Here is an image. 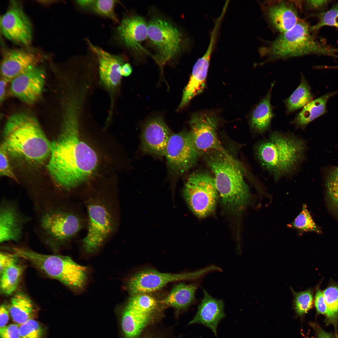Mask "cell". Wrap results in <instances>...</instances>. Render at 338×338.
<instances>
[{
  "instance_id": "obj_26",
  "label": "cell",
  "mask_w": 338,
  "mask_h": 338,
  "mask_svg": "<svg viewBox=\"0 0 338 338\" xmlns=\"http://www.w3.org/2000/svg\"><path fill=\"white\" fill-rule=\"evenodd\" d=\"M337 93L338 91L327 93L311 100L303 107L290 123L297 128L304 129L310 123L326 113L327 101Z\"/></svg>"
},
{
  "instance_id": "obj_12",
  "label": "cell",
  "mask_w": 338,
  "mask_h": 338,
  "mask_svg": "<svg viewBox=\"0 0 338 338\" xmlns=\"http://www.w3.org/2000/svg\"><path fill=\"white\" fill-rule=\"evenodd\" d=\"M199 155L192 143L189 132L172 134L165 156L173 173L179 175L186 172L194 165Z\"/></svg>"
},
{
  "instance_id": "obj_3",
  "label": "cell",
  "mask_w": 338,
  "mask_h": 338,
  "mask_svg": "<svg viewBox=\"0 0 338 338\" xmlns=\"http://www.w3.org/2000/svg\"><path fill=\"white\" fill-rule=\"evenodd\" d=\"M3 145L8 154L35 164L50 157L51 142L46 136L38 121L23 112L11 115L3 130Z\"/></svg>"
},
{
  "instance_id": "obj_9",
  "label": "cell",
  "mask_w": 338,
  "mask_h": 338,
  "mask_svg": "<svg viewBox=\"0 0 338 338\" xmlns=\"http://www.w3.org/2000/svg\"><path fill=\"white\" fill-rule=\"evenodd\" d=\"M147 37L156 49V60L161 67L182 48L183 40L181 32L171 23L160 18H154L149 22Z\"/></svg>"
},
{
  "instance_id": "obj_19",
  "label": "cell",
  "mask_w": 338,
  "mask_h": 338,
  "mask_svg": "<svg viewBox=\"0 0 338 338\" xmlns=\"http://www.w3.org/2000/svg\"><path fill=\"white\" fill-rule=\"evenodd\" d=\"M172 134L162 118L150 119L144 124L141 131L142 150L153 155L165 156L167 144Z\"/></svg>"
},
{
  "instance_id": "obj_5",
  "label": "cell",
  "mask_w": 338,
  "mask_h": 338,
  "mask_svg": "<svg viewBox=\"0 0 338 338\" xmlns=\"http://www.w3.org/2000/svg\"><path fill=\"white\" fill-rule=\"evenodd\" d=\"M58 197H42L33 202L36 213L35 232L46 246L58 250L79 231V218L65 209Z\"/></svg>"
},
{
  "instance_id": "obj_7",
  "label": "cell",
  "mask_w": 338,
  "mask_h": 338,
  "mask_svg": "<svg viewBox=\"0 0 338 338\" xmlns=\"http://www.w3.org/2000/svg\"><path fill=\"white\" fill-rule=\"evenodd\" d=\"M7 249L27 260L48 276L70 288L80 289L84 285L87 268L69 257L42 254L23 247H7Z\"/></svg>"
},
{
  "instance_id": "obj_18",
  "label": "cell",
  "mask_w": 338,
  "mask_h": 338,
  "mask_svg": "<svg viewBox=\"0 0 338 338\" xmlns=\"http://www.w3.org/2000/svg\"><path fill=\"white\" fill-rule=\"evenodd\" d=\"M163 315L162 312L147 311L127 303L120 320L124 338H140L148 328L161 320Z\"/></svg>"
},
{
  "instance_id": "obj_6",
  "label": "cell",
  "mask_w": 338,
  "mask_h": 338,
  "mask_svg": "<svg viewBox=\"0 0 338 338\" xmlns=\"http://www.w3.org/2000/svg\"><path fill=\"white\" fill-rule=\"evenodd\" d=\"M207 154L206 163L213 174L223 205L231 212L240 213L248 204L250 196L241 166L231 156L219 151Z\"/></svg>"
},
{
  "instance_id": "obj_43",
  "label": "cell",
  "mask_w": 338,
  "mask_h": 338,
  "mask_svg": "<svg viewBox=\"0 0 338 338\" xmlns=\"http://www.w3.org/2000/svg\"><path fill=\"white\" fill-rule=\"evenodd\" d=\"M9 307L5 303L2 304L0 307V328L6 326L9 319Z\"/></svg>"
},
{
  "instance_id": "obj_1",
  "label": "cell",
  "mask_w": 338,
  "mask_h": 338,
  "mask_svg": "<svg viewBox=\"0 0 338 338\" xmlns=\"http://www.w3.org/2000/svg\"><path fill=\"white\" fill-rule=\"evenodd\" d=\"M58 137L51 142L48 171L57 187L69 190L86 180L97 166V155L81 140L79 133L82 107L69 102L64 105Z\"/></svg>"
},
{
  "instance_id": "obj_25",
  "label": "cell",
  "mask_w": 338,
  "mask_h": 338,
  "mask_svg": "<svg viewBox=\"0 0 338 338\" xmlns=\"http://www.w3.org/2000/svg\"><path fill=\"white\" fill-rule=\"evenodd\" d=\"M274 85L272 83L265 96L256 106L251 113L250 124L251 129L255 134H262L268 130L274 116L270 99L272 89Z\"/></svg>"
},
{
  "instance_id": "obj_47",
  "label": "cell",
  "mask_w": 338,
  "mask_h": 338,
  "mask_svg": "<svg viewBox=\"0 0 338 338\" xmlns=\"http://www.w3.org/2000/svg\"><path fill=\"white\" fill-rule=\"evenodd\" d=\"M132 71V68L131 65L128 63L124 64L121 69L122 76L127 77L131 73Z\"/></svg>"
},
{
  "instance_id": "obj_21",
  "label": "cell",
  "mask_w": 338,
  "mask_h": 338,
  "mask_svg": "<svg viewBox=\"0 0 338 338\" xmlns=\"http://www.w3.org/2000/svg\"><path fill=\"white\" fill-rule=\"evenodd\" d=\"M216 40L214 38H210L206 52L197 60L193 66L189 80L183 90L182 100L177 109L178 110L185 107L193 98L201 93L203 90L211 57Z\"/></svg>"
},
{
  "instance_id": "obj_36",
  "label": "cell",
  "mask_w": 338,
  "mask_h": 338,
  "mask_svg": "<svg viewBox=\"0 0 338 338\" xmlns=\"http://www.w3.org/2000/svg\"><path fill=\"white\" fill-rule=\"evenodd\" d=\"M316 15L318 18V22L315 25L311 26L313 33L317 31L325 26L338 28V2L328 10Z\"/></svg>"
},
{
  "instance_id": "obj_35",
  "label": "cell",
  "mask_w": 338,
  "mask_h": 338,
  "mask_svg": "<svg viewBox=\"0 0 338 338\" xmlns=\"http://www.w3.org/2000/svg\"><path fill=\"white\" fill-rule=\"evenodd\" d=\"M292 292L294 296V304L296 313L299 315L306 313L312 307L314 302L312 291L310 289L304 291Z\"/></svg>"
},
{
  "instance_id": "obj_40",
  "label": "cell",
  "mask_w": 338,
  "mask_h": 338,
  "mask_svg": "<svg viewBox=\"0 0 338 338\" xmlns=\"http://www.w3.org/2000/svg\"><path fill=\"white\" fill-rule=\"evenodd\" d=\"M329 0H300V11L304 9L308 10H318L325 7L330 3Z\"/></svg>"
},
{
  "instance_id": "obj_48",
  "label": "cell",
  "mask_w": 338,
  "mask_h": 338,
  "mask_svg": "<svg viewBox=\"0 0 338 338\" xmlns=\"http://www.w3.org/2000/svg\"><path fill=\"white\" fill-rule=\"evenodd\" d=\"M325 69H338V66H325L324 67Z\"/></svg>"
},
{
  "instance_id": "obj_46",
  "label": "cell",
  "mask_w": 338,
  "mask_h": 338,
  "mask_svg": "<svg viewBox=\"0 0 338 338\" xmlns=\"http://www.w3.org/2000/svg\"><path fill=\"white\" fill-rule=\"evenodd\" d=\"M140 338H165L162 335L152 331L146 330Z\"/></svg>"
},
{
  "instance_id": "obj_24",
  "label": "cell",
  "mask_w": 338,
  "mask_h": 338,
  "mask_svg": "<svg viewBox=\"0 0 338 338\" xmlns=\"http://www.w3.org/2000/svg\"><path fill=\"white\" fill-rule=\"evenodd\" d=\"M148 24L143 18L132 15L124 18L117 28L118 37L128 48L134 50L141 48L147 37Z\"/></svg>"
},
{
  "instance_id": "obj_22",
  "label": "cell",
  "mask_w": 338,
  "mask_h": 338,
  "mask_svg": "<svg viewBox=\"0 0 338 338\" xmlns=\"http://www.w3.org/2000/svg\"><path fill=\"white\" fill-rule=\"evenodd\" d=\"M87 43L98 59L100 77L102 82L108 88L115 89L121 80V69L124 64L122 58L95 45L89 40Z\"/></svg>"
},
{
  "instance_id": "obj_31",
  "label": "cell",
  "mask_w": 338,
  "mask_h": 338,
  "mask_svg": "<svg viewBox=\"0 0 338 338\" xmlns=\"http://www.w3.org/2000/svg\"><path fill=\"white\" fill-rule=\"evenodd\" d=\"M80 7L90 9L101 15L107 17L119 23V21L115 13V7L116 0H83L76 1Z\"/></svg>"
},
{
  "instance_id": "obj_10",
  "label": "cell",
  "mask_w": 338,
  "mask_h": 338,
  "mask_svg": "<svg viewBox=\"0 0 338 338\" xmlns=\"http://www.w3.org/2000/svg\"><path fill=\"white\" fill-rule=\"evenodd\" d=\"M218 123L217 118L213 115L197 113L192 115L189 133L192 143L199 155L219 151L230 156L219 140L217 134Z\"/></svg>"
},
{
  "instance_id": "obj_2",
  "label": "cell",
  "mask_w": 338,
  "mask_h": 338,
  "mask_svg": "<svg viewBox=\"0 0 338 338\" xmlns=\"http://www.w3.org/2000/svg\"><path fill=\"white\" fill-rule=\"evenodd\" d=\"M306 141L292 133L271 131L254 148L258 162L275 181L298 171L305 158Z\"/></svg>"
},
{
  "instance_id": "obj_34",
  "label": "cell",
  "mask_w": 338,
  "mask_h": 338,
  "mask_svg": "<svg viewBox=\"0 0 338 338\" xmlns=\"http://www.w3.org/2000/svg\"><path fill=\"white\" fill-rule=\"evenodd\" d=\"M326 192L333 209L338 211V166L329 170L325 179Z\"/></svg>"
},
{
  "instance_id": "obj_44",
  "label": "cell",
  "mask_w": 338,
  "mask_h": 338,
  "mask_svg": "<svg viewBox=\"0 0 338 338\" xmlns=\"http://www.w3.org/2000/svg\"><path fill=\"white\" fill-rule=\"evenodd\" d=\"M10 81L7 79L2 77L0 82V101L1 103L3 100L6 93V86L8 82Z\"/></svg>"
},
{
  "instance_id": "obj_38",
  "label": "cell",
  "mask_w": 338,
  "mask_h": 338,
  "mask_svg": "<svg viewBox=\"0 0 338 338\" xmlns=\"http://www.w3.org/2000/svg\"><path fill=\"white\" fill-rule=\"evenodd\" d=\"M8 154L5 147L2 144L0 150V175L8 177L15 181H17V178L10 165Z\"/></svg>"
},
{
  "instance_id": "obj_45",
  "label": "cell",
  "mask_w": 338,
  "mask_h": 338,
  "mask_svg": "<svg viewBox=\"0 0 338 338\" xmlns=\"http://www.w3.org/2000/svg\"><path fill=\"white\" fill-rule=\"evenodd\" d=\"M316 328L317 338H338L335 335L325 331L320 327H317Z\"/></svg>"
},
{
  "instance_id": "obj_27",
  "label": "cell",
  "mask_w": 338,
  "mask_h": 338,
  "mask_svg": "<svg viewBox=\"0 0 338 338\" xmlns=\"http://www.w3.org/2000/svg\"><path fill=\"white\" fill-rule=\"evenodd\" d=\"M8 307L13 320L20 325L29 320L33 319L37 315V310L33 302L27 294L22 291L14 294Z\"/></svg>"
},
{
  "instance_id": "obj_33",
  "label": "cell",
  "mask_w": 338,
  "mask_h": 338,
  "mask_svg": "<svg viewBox=\"0 0 338 338\" xmlns=\"http://www.w3.org/2000/svg\"><path fill=\"white\" fill-rule=\"evenodd\" d=\"M287 226L300 232H311L318 233H321L320 228L314 222L306 204L303 205L300 213Z\"/></svg>"
},
{
  "instance_id": "obj_41",
  "label": "cell",
  "mask_w": 338,
  "mask_h": 338,
  "mask_svg": "<svg viewBox=\"0 0 338 338\" xmlns=\"http://www.w3.org/2000/svg\"><path fill=\"white\" fill-rule=\"evenodd\" d=\"M20 325L13 324L0 328V338H19Z\"/></svg>"
},
{
  "instance_id": "obj_11",
  "label": "cell",
  "mask_w": 338,
  "mask_h": 338,
  "mask_svg": "<svg viewBox=\"0 0 338 338\" xmlns=\"http://www.w3.org/2000/svg\"><path fill=\"white\" fill-rule=\"evenodd\" d=\"M298 0H271L258 3L267 25L279 34L293 28L301 19Z\"/></svg>"
},
{
  "instance_id": "obj_4",
  "label": "cell",
  "mask_w": 338,
  "mask_h": 338,
  "mask_svg": "<svg viewBox=\"0 0 338 338\" xmlns=\"http://www.w3.org/2000/svg\"><path fill=\"white\" fill-rule=\"evenodd\" d=\"M258 52L263 61L256 64L258 66L312 54L338 57V49L317 39L311 26L302 18L293 28L261 46Z\"/></svg>"
},
{
  "instance_id": "obj_17",
  "label": "cell",
  "mask_w": 338,
  "mask_h": 338,
  "mask_svg": "<svg viewBox=\"0 0 338 338\" xmlns=\"http://www.w3.org/2000/svg\"><path fill=\"white\" fill-rule=\"evenodd\" d=\"M45 79L44 70L37 66L13 79L11 81V92L23 102L32 104L42 95Z\"/></svg>"
},
{
  "instance_id": "obj_15",
  "label": "cell",
  "mask_w": 338,
  "mask_h": 338,
  "mask_svg": "<svg viewBox=\"0 0 338 338\" xmlns=\"http://www.w3.org/2000/svg\"><path fill=\"white\" fill-rule=\"evenodd\" d=\"M196 273H163L153 269L140 271L132 276L128 289L133 295L148 294L157 291L171 282L192 279Z\"/></svg>"
},
{
  "instance_id": "obj_37",
  "label": "cell",
  "mask_w": 338,
  "mask_h": 338,
  "mask_svg": "<svg viewBox=\"0 0 338 338\" xmlns=\"http://www.w3.org/2000/svg\"><path fill=\"white\" fill-rule=\"evenodd\" d=\"M44 333L43 326L34 319L29 320L20 325L19 338H42Z\"/></svg>"
},
{
  "instance_id": "obj_16",
  "label": "cell",
  "mask_w": 338,
  "mask_h": 338,
  "mask_svg": "<svg viewBox=\"0 0 338 338\" xmlns=\"http://www.w3.org/2000/svg\"><path fill=\"white\" fill-rule=\"evenodd\" d=\"M1 26L3 34L8 39L25 46L31 43L32 35L31 23L16 3H12L2 16Z\"/></svg>"
},
{
  "instance_id": "obj_29",
  "label": "cell",
  "mask_w": 338,
  "mask_h": 338,
  "mask_svg": "<svg viewBox=\"0 0 338 338\" xmlns=\"http://www.w3.org/2000/svg\"><path fill=\"white\" fill-rule=\"evenodd\" d=\"M301 76L298 87L288 98L284 100L288 114L304 107L313 98L309 84L302 74Z\"/></svg>"
},
{
  "instance_id": "obj_32",
  "label": "cell",
  "mask_w": 338,
  "mask_h": 338,
  "mask_svg": "<svg viewBox=\"0 0 338 338\" xmlns=\"http://www.w3.org/2000/svg\"><path fill=\"white\" fill-rule=\"evenodd\" d=\"M327 307V323L336 327L338 319V284L333 282L323 291Z\"/></svg>"
},
{
  "instance_id": "obj_42",
  "label": "cell",
  "mask_w": 338,
  "mask_h": 338,
  "mask_svg": "<svg viewBox=\"0 0 338 338\" xmlns=\"http://www.w3.org/2000/svg\"><path fill=\"white\" fill-rule=\"evenodd\" d=\"M315 305L317 312L320 314L325 315L327 311V307L323 291L317 288L315 297Z\"/></svg>"
},
{
  "instance_id": "obj_28",
  "label": "cell",
  "mask_w": 338,
  "mask_h": 338,
  "mask_svg": "<svg viewBox=\"0 0 338 338\" xmlns=\"http://www.w3.org/2000/svg\"><path fill=\"white\" fill-rule=\"evenodd\" d=\"M197 289L195 285L179 283L175 285L166 298L160 302L161 304L172 307L178 310H185L195 301Z\"/></svg>"
},
{
  "instance_id": "obj_14",
  "label": "cell",
  "mask_w": 338,
  "mask_h": 338,
  "mask_svg": "<svg viewBox=\"0 0 338 338\" xmlns=\"http://www.w3.org/2000/svg\"><path fill=\"white\" fill-rule=\"evenodd\" d=\"M89 224L83 245L88 253L96 250L111 232L113 222L111 216L102 204L92 203L88 205Z\"/></svg>"
},
{
  "instance_id": "obj_8",
  "label": "cell",
  "mask_w": 338,
  "mask_h": 338,
  "mask_svg": "<svg viewBox=\"0 0 338 338\" xmlns=\"http://www.w3.org/2000/svg\"><path fill=\"white\" fill-rule=\"evenodd\" d=\"M183 194L191 211L200 218L213 213L219 195L213 177L203 172L193 173L189 176Z\"/></svg>"
},
{
  "instance_id": "obj_30",
  "label": "cell",
  "mask_w": 338,
  "mask_h": 338,
  "mask_svg": "<svg viewBox=\"0 0 338 338\" xmlns=\"http://www.w3.org/2000/svg\"><path fill=\"white\" fill-rule=\"evenodd\" d=\"M23 268L18 263L5 269L0 274V290L6 295H9L16 290L19 282Z\"/></svg>"
},
{
  "instance_id": "obj_39",
  "label": "cell",
  "mask_w": 338,
  "mask_h": 338,
  "mask_svg": "<svg viewBox=\"0 0 338 338\" xmlns=\"http://www.w3.org/2000/svg\"><path fill=\"white\" fill-rule=\"evenodd\" d=\"M17 255L12 253H8L5 251H1L0 253V273L6 268L18 262Z\"/></svg>"
},
{
  "instance_id": "obj_23",
  "label": "cell",
  "mask_w": 338,
  "mask_h": 338,
  "mask_svg": "<svg viewBox=\"0 0 338 338\" xmlns=\"http://www.w3.org/2000/svg\"><path fill=\"white\" fill-rule=\"evenodd\" d=\"M203 299L198 306L197 312L188 325L196 323L203 325L211 329L217 336L218 324L225 316L222 300L215 299L203 289Z\"/></svg>"
},
{
  "instance_id": "obj_20",
  "label": "cell",
  "mask_w": 338,
  "mask_h": 338,
  "mask_svg": "<svg viewBox=\"0 0 338 338\" xmlns=\"http://www.w3.org/2000/svg\"><path fill=\"white\" fill-rule=\"evenodd\" d=\"M40 55L23 49L8 50L4 53L1 64L2 77L9 81L37 66L41 60Z\"/></svg>"
},
{
  "instance_id": "obj_13",
  "label": "cell",
  "mask_w": 338,
  "mask_h": 338,
  "mask_svg": "<svg viewBox=\"0 0 338 338\" xmlns=\"http://www.w3.org/2000/svg\"><path fill=\"white\" fill-rule=\"evenodd\" d=\"M31 218L22 210L17 199L3 197L0 204V242H19Z\"/></svg>"
}]
</instances>
